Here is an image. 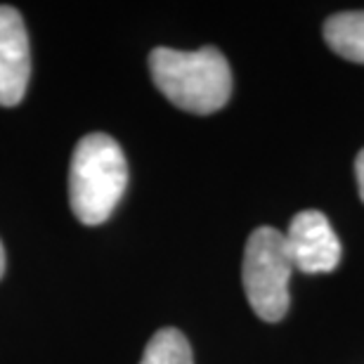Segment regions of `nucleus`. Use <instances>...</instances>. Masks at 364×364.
Returning <instances> with one entry per match:
<instances>
[{"label": "nucleus", "mask_w": 364, "mask_h": 364, "mask_svg": "<svg viewBox=\"0 0 364 364\" xmlns=\"http://www.w3.org/2000/svg\"><path fill=\"white\" fill-rule=\"evenodd\" d=\"M149 74L164 97L189 114H213L228 105L232 95L230 64L215 48L194 53L154 48L149 55Z\"/></svg>", "instance_id": "f257e3e1"}, {"label": "nucleus", "mask_w": 364, "mask_h": 364, "mask_svg": "<svg viewBox=\"0 0 364 364\" xmlns=\"http://www.w3.org/2000/svg\"><path fill=\"white\" fill-rule=\"evenodd\" d=\"M128 187V161L121 144L105 133L78 140L69 166V203L83 225H102Z\"/></svg>", "instance_id": "f03ea898"}, {"label": "nucleus", "mask_w": 364, "mask_h": 364, "mask_svg": "<svg viewBox=\"0 0 364 364\" xmlns=\"http://www.w3.org/2000/svg\"><path fill=\"white\" fill-rule=\"evenodd\" d=\"M287 237L274 228H258L246 242L242 279L246 301L265 322H279L289 310V279L294 274Z\"/></svg>", "instance_id": "7ed1b4c3"}, {"label": "nucleus", "mask_w": 364, "mask_h": 364, "mask_svg": "<svg viewBox=\"0 0 364 364\" xmlns=\"http://www.w3.org/2000/svg\"><path fill=\"white\" fill-rule=\"evenodd\" d=\"M287 249L296 270L305 274L331 272L341 263V242L319 210H301L294 215L287 235Z\"/></svg>", "instance_id": "20e7f679"}, {"label": "nucleus", "mask_w": 364, "mask_h": 364, "mask_svg": "<svg viewBox=\"0 0 364 364\" xmlns=\"http://www.w3.org/2000/svg\"><path fill=\"white\" fill-rule=\"evenodd\" d=\"M31 78V46L21 14L0 5V107H17Z\"/></svg>", "instance_id": "39448f33"}, {"label": "nucleus", "mask_w": 364, "mask_h": 364, "mask_svg": "<svg viewBox=\"0 0 364 364\" xmlns=\"http://www.w3.org/2000/svg\"><path fill=\"white\" fill-rule=\"evenodd\" d=\"M324 41L343 60L364 64V12H341L324 21Z\"/></svg>", "instance_id": "423d86ee"}, {"label": "nucleus", "mask_w": 364, "mask_h": 364, "mask_svg": "<svg viewBox=\"0 0 364 364\" xmlns=\"http://www.w3.org/2000/svg\"><path fill=\"white\" fill-rule=\"evenodd\" d=\"M140 364H194L192 346L182 331L166 326L149 338Z\"/></svg>", "instance_id": "0eeeda50"}, {"label": "nucleus", "mask_w": 364, "mask_h": 364, "mask_svg": "<svg viewBox=\"0 0 364 364\" xmlns=\"http://www.w3.org/2000/svg\"><path fill=\"white\" fill-rule=\"evenodd\" d=\"M355 176H358V187H360V196L364 201V149L355 159Z\"/></svg>", "instance_id": "6e6552de"}, {"label": "nucleus", "mask_w": 364, "mask_h": 364, "mask_svg": "<svg viewBox=\"0 0 364 364\" xmlns=\"http://www.w3.org/2000/svg\"><path fill=\"white\" fill-rule=\"evenodd\" d=\"M3 274H5V249L0 244V279H3Z\"/></svg>", "instance_id": "1a4fd4ad"}]
</instances>
